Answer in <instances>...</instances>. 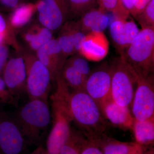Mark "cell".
Here are the masks:
<instances>
[{
    "mask_svg": "<svg viewBox=\"0 0 154 154\" xmlns=\"http://www.w3.org/2000/svg\"><path fill=\"white\" fill-rule=\"evenodd\" d=\"M99 8L105 12H109L116 17L127 19L129 17V11L127 10L121 0H97Z\"/></svg>",
    "mask_w": 154,
    "mask_h": 154,
    "instance_id": "22",
    "label": "cell"
},
{
    "mask_svg": "<svg viewBox=\"0 0 154 154\" xmlns=\"http://www.w3.org/2000/svg\"><path fill=\"white\" fill-rule=\"evenodd\" d=\"M61 77L69 88L73 90H84L86 79L79 72L66 62Z\"/></svg>",
    "mask_w": 154,
    "mask_h": 154,
    "instance_id": "18",
    "label": "cell"
},
{
    "mask_svg": "<svg viewBox=\"0 0 154 154\" xmlns=\"http://www.w3.org/2000/svg\"><path fill=\"white\" fill-rule=\"evenodd\" d=\"M54 94L63 104L71 120L90 136L105 131L106 124L101 107L84 90L70 91L61 76Z\"/></svg>",
    "mask_w": 154,
    "mask_h": 154,
    "instance_id": "1",
    "label": "cell"
},
{
    "mask_svg": "<svg viewBox=\"0 0 154 154\" xmlns=\"http://www.w3.org/2000/svg\"><path fill=\"white\" fill-rule=\"evenodd\" d=\"M135 120L142 121L154 117V76H138L137 84L131 104Z\"/></svg>",
    "mask_w": 154,
    "mask_h": 154,
    "instance_id": "9",
    "label": "cell"
},
{
    "mask_svg": "<svg viewBox=\"0 0 154 154\" xmlns=\"http://www.w3.org/2000/svg\"><path fill=\"white\" fill-rule=\"evenodd\" d=\"M100 107L104 117L113 125L125 130L132 129L134 119L129 107L120 106L111 99Z\"/></svg>",
    "mask_w": 154,
    "mask_h": 154,
    "instance_id": "13",
    "label": "cell"
},
{
    "mask_svg": "<svg viewBox=\"0 0 154 154\" xmlns=\"http://www.w3.org/2000/svg\"><path fill=\"white\" fill-rule=\"evenodd\" d=\"M14 116L28 144L39 146L51 123L52 117L48 102L29 99Z\"/></svg>",
    "mask_w": 154,
    "mask_h": 154,
    "instance_id": "2",
    "label": "cell"
},
{
    "mask_svg": "<svg viewBox=\"0 0 154 154\" xmlns=\"http://www.w3.org/2000/svg\"><path fill=\"white\" fill-rule=\"evenodd\" d=\"M26 0H0V7L8 11H14L22 5L25 4Z\"/></svg>",
    "mask_w": 154,
    "mask_h": 154,
    "instance_id": "31",
    "label": "cell"
},
{
    "mask_svg": "<svg viewBox=\"0 0 154 154\" xmlns=\"http://www.w3.org/2000/svg\"><path fill=\"white\" fill-rule=\"evenodd\" d=\"M36 57L49 70L52 82L60 76L67 60L57 39L52 38L36 51Z\"/></svg>",
    "mask_w": 154,
    "mask_h": 154,
    "instance_id": "12",
    "label": "cell"
},
{
    "mask_svg": "<svg viewBox=\"0 0 154 154\" xmlns=\"http://www.w3.org/2000/svg\"><path fill=\"white\" fill-rule=\"evenodd\" d=\"M127 19L125 21L124 30L127 47L128 48L137 36L140 30L134 20L132 19L127 20Z\"/></svg>",
    "mask_w": 154,
    "mask_h": 154,
    "instance_id": "29",
    "label": "cell"
},
{
    "mask_svg": "<svg viewBox=\"0 0 154 154\" xmlns=\"http://www.w3.org/2000/svg\"><path fill=\"white\" fill-rule=\"evenodd\" d=\"M110 67L111 99L120 106L129 107L136 88L137 74L120 56L115 59Z\"/></svg>",
    "mask_w": 154,
    "mask_h": 154,
    "instance_id": "4",
    "label": "cell"
},
{
    "mask_svg": "<svg viewBox=\"0 0 154 154\" xmlns=\"http://www.w3.org/2000/svg\"><path fill=\"white\" fill-rule=\"evenodd\" d=\"M59 34L57 38L64 56L66 59L70 56L75 54L70 31L69 21L60 30Z\"/></svg>",
    "mask_w": 154,
    "mask_h": 154,
    "instance_id": "21",
    "label": "cell"
},
{
    "mask_svg": "<svg viewBox=\"0 0 154 154\" xmlns=\"http://www.w3.org/2000/svg\"><path fill=\"white\" fill-rule=\"evenodd\" d=\"M108 42L103 32L86 34L79 54L89 60L99 61L108 53Z\"/></svg>",
    "mask_w": 154,
    "mask_h": 154,
    "instance_id": "14",
    "label": "cell"
},
{
    "mask_svg": "<svg viewBox=\"0 0 154 154\" xmlns=\"http://www.w3.org/2000/svg\"><path fill=\"white\" fill-rule=\"evenodd\" d=\"M71 17H81L85 12L94 8L97 0H69Z\"/></svg>",
    "mask_w": 154,
    "mask_h": 154,
    "instance_id": "25",
    "label": "cell"
},
{
    "mask_svg": "<svg viewBox=\"0 0 154 154\" xmlns=\"http://www.w3.org/2000/svg\"><path fill=\"white\" fill-rule=\"evenodd\" d=\"M141 151L138 145L110 141L103 146L102 152L103 154H139Z\"/></svg>",
    "mask_w": 154,
    "mask_h": 154,
    "instance_id": "20",
    "label": "cell"
},
{
    "mask_svg": "<svg viewBox=\"0 0 154 154\" xmlns=\"http://www.w3.org/2000/svg\"><path fill=\"white\" fill-rule=\"evenodd\" d=\"M122 57L137 74L147 78L154 75V27L143 28Z\"/></svg>",
    "mask_w": 154,
    "mask_h": 154,
    "instance_id": "3",
    "label": "cell"
},
{
    "mask_svg": "<svg viewBox=\"0 0 154 154\" xmlns=\"http://www.w3.org/2000/svg\"><path fill=\"white\" fill-rule=\"evenodd\" d=\"M111 71L110 66H104L91 72L85 83L84 91L98 105L111 99Z\"/></svg>",
    "mask_w": 154,
    "mask_h": 154,
    "instance_id": "11",
    "label": "cell"
},
{
    "mask_svg": "<svg viewBox=\"0 0 154 154\" xmlns=\"http://www.w3.org/2000/svg\"><path fill=\"white\" fill-rule=\"evenodd\" d=\"M136 19L141 29L154 27V0L150 2Z\"/></svg>",
    "mask_w": 154,
    "mask_h": 154,
    "instance_id": "27",
    "label": "cell"
},
{
    "mask_svg": "<svg viewBox=\"0 0 154 154\" xmlns=\"http://www.w3.org/2000/svg\"><path fill=\"white\" fill-rule=\"evenodd\" d=\"M9 48L4 43L0 44V73L3 72L9 54Z\"/></svg>",
    "mask_w": 154,
    "mask_h": 154,
    "instance_id": "33",
    "label": "cell"
},
{
    "mask_svg": "<svg viewBox=\"0 0 154 154\" xmlns=\"http://www.w3.org/2000/svg\"><path fill=\"white\" fill-rule=\"evenodd\" d=\"M36 8L33 5L25 4L15 9L10 18L11 26L15 28L25 26L32 18Z\"/></svg>",
    "mask_w": 154,
    "mask_h": 154,
    "instance_id": "19",
    "label": "cell"
},
{
    "mask_svg": "<svg viewBox=\"0 0 154 154\" xmlns=\"http://www.w3.org/2000/svg\"><path fill=\"white\" fill-rule=\"evenodd\" d=\"M126 19L116 17L110 25V35L116 49L120 54L123 55L126 50V40L124 30V22Z\"/></svg>",
    "mask_w": 154,
    "mask_h": 154,
    "instance_id": "17",
    "label": "cell"
},
{
    "mask_svg": "<svg viewBox=\"0 0 154 154\" xmlns=\"http://www.w3.org/2000/svg\"><path fill=\"white\" fill-rule=\"evenodd\" d=\"M52 32L48 28L43 26L42 28L38 29L35 28L33 38L29 43L30 48L33 50L37 51L40 48L53 38Z\"/></svg>",
    "mask_w": 154,
    "mask_h": 154,
    "instance_id": "23",
    "label": "cell"
},
{
    "mask_svg": "<svg viewBox=\"0 0 154 154\" xmlns=\"http://www.w3.org/2000/svg\"><path fill=\"white\" fill-rule=\"evenodd\" d=\"M6 35H7V32L0 33V44L4 43V42L5 39Z\"/></svg>",
    "mask_w": 154,
    "mask_h": 154,
    "instance_id": "37",
    "label": "cell"
},
{
    "mask_svg": "<svg viewBox=\"0 0 154 154\" xmlns=\"http://www.w3.org/2000/svg\"><path fill=\"white\" fill-rule=\"evenodd\" d=\"M28 145L14 115L0 109V154H25Z\"/></svg>",
    "mask_w": 154,
    "mask_h": 154,
    "instance_id": "7",
    "label": "cell"
},
{
    "mask_svg": "<svg viewBox=\"0 0 154 154\" xmlns=\"http://www.w3.org/2000/svg\"><path fill=\"white\" fill-rule=\"evenodd\" d=\"M152 0H134V9L132 14L133 17L136 19Z\"/></svg>",
    "mask_w": 154,
    "mask_h": 154,
    "instance_id": "32",
    "label": "cell"
},
{
    "mask_svg": "<svg viewBox=\"0 0 154 154\" xmlns=\"http://www.w3.org/2000/svg\"><path fill=\"white\" fill-rule=\"evenodd\" d=\"M122 4L130 14H132L134 9V0H121Z\"/></svg>",
    "mask_w": 154,
    "mask_h": 154,
    "instance_id": "35",
    "label": "cell"
},
{
    "mask_svg": "<svg viewBox=\"0 0 154 154\" xmlns=\"http://www.w3.org/2000/svg\"><path fill=\"white\" fill-rule=\"evenodd\" d=\"M79 22L81 29L86 35L103 32L109 24V18L102 9L94 8L85 12Z\"/></svg>",
    "mask_w": 154,
    "mask_h": 154,
    "instance_id": "15",
    "label": "cell"
},
{
    "mask_svg": "<svg viewBox=\"0 0 154 154\" xmlns=\"http://www.w3.org/2000/svg\"><path fill=\"white\" fill-rule=\"evenodd\" d=\"M0 102L9 105H17V100L9 92L4 80L0 78Z\"/></svg>",
    "mask_w": 154,
    "mask_h": 154,
    "instance_id": "30",
    "label": "cell"
},
{
    "mask_svg": "<svg viewBox=\"0 0 154 154\" xmlns=\"http://www.w3.org/2000/svg\"><path fill=\"white\" fill-rule=\"evenodd\" d=\"M80 137L72 129L69 137L61 149L59 154H80L79 144Z\"/></svg>",
    "mask_w": 154,
    "mask_h": 154,
    "instance_id": "28",
    "label": "cell"
},
{
    "mask_svg": "<svg viewBox=\"0 0 154 154\" xmlns=\"http://www.w3.org/2000/svg\"><path fill=\"white\" fill-rule=\"evenodd\" d=\"M36 7L40 24L52 32L60 30L71 17L69 0H39Z\"/></svg>",
    "mask_w": 154,
    "mask_h": 154,
    "instance_id": "8",
    "label": "cell"
},
{
    "mask_svg": "<svg viewBox=\"0 0 154 154\" xmlns=\"http://www.w3.org/2000/svg\"><path fill=\"white\" fill-rule=\"evenodd\" d=\"M132 130L138 143L146 144L154 140V117L142 121L135 120Z\"/></svg>",
    "mask_w": 154,
    "mask_h": 154,
    "instance_id": "16",
    "label": "cell"
},
{
    "mask_svg": "<svg viewBox=\"0 0 154 154\" xmlns=\"http://www.w3.org/2000/svg\"><path fill=\"white\" fill-rule=\"evenodd\" d=\"M7 24L3 16L0 14V33L7 32Z\"/></svg>",
    "mask_w": 154,
    "mask_h": 154,
    "instance_id": "36",
    "label": "cell"
},
{
    "mask_svg": "<svg viewBox=\"0 0 154 154\" xmlns=\"http://www.w3.org/2000/svg\"><path fill=\"white\" fill-rule=\"evenodd\" d=\"M66 62L72 66L87 79L91 72L87 59L79 54L72 56L67 59Z\"/></svg>",
    "mask_w": 154,
    "mask_h": 154,
    "instance_id": "26",
    "label": "cell"
},
{
    "mask_svg": "<svg viewBox=\"0 0 154 154\" xmlns=\"http://www.w3.org/2000/svg\"><path fill=\"white\" fill-rule=\"evenodd\" d=\"M3 80L11 95L17 100L26 93V64L24 57H16L7 61L3 69Z\"/></svg>",
    "mask_w": 154,
    "mask_h": 154,
    "instance_id": "10",
    "label": "cell"
},
{
    "mask_svg": "<svg viewBox=\"0 0 154 154\" xmlns=\"http://www.w3.org/2000/svg\"><path fill=\"white\" fill-rule=\"evenodd\" d=\"M26 64V93L29 99H39L48 102L52 82L49 70L37 57H24Z\"/></svg>",
    "mask_w": 154,
    "mask_h": 154,
    "instance_id": "6",
    "label": "cell"
},
{
    "mask_svg": "<svg viewBox=\"0 0 154 154\" xmlns=\"http://www.w3.org/2000/svg\"><path fill=\"white\" fill-rule=\"evenodd\" d=\"M69 23L75 54H79L86 35L81 29L79 21H69Z\"/></svg>",
    "mask_w": 154,
    "mask_h": 154,
    "instance_id": "24",
    "label": "cell"
},
{
    "mask_svg": "<svg viewBox=\"0 0 154 154\" xmlns=\"http://www.w3.org/2000/svg\"><path fill=\"white\" fill-rule=\"evenodd\" d=\"M80 154H103L101 150L96 146L90 145L86 146L80 151Z\"/></svg>",
    "mask_w": 154,
    "mask_h": 154,
    "instance_id": "34",
    "label": "cell"
},
{
    "mask_svg": "<svg viewBox=\"0 0 154 154\" xmlns=\"http://www.w3.org/2000/svg\"><path fill=\"white\" fill-rule=\"evenodd\" d=\"M52 124L46 140V154H59L68 140L72 128L71 120L60 99L54 93L51 96Z\"/></svg>",
    "mask_w": 154,
    "mask_h": 154,
    "instance_id": "5",
    "label": "cell"
}]
</instances>
